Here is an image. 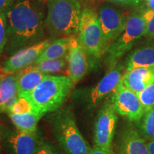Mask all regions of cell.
<instances>
[{"label": "cell", "mask_w": 154, "mask_h": 154, "mask_svg": "<svg viewBox=\"0 0 154 154\" xmlns=\"http://www.w3.org/2000/svg\"><path fill=\"white\" fill-rule=\"evenodd\" d=\"M78 39L88 54L100 58L108 50L98 14L89 8L82 9Z\"/></svg>", "instance_id": "5b68a950"}, {"label": "cell", "mask_w": 154, "mask_h": 154, "mask_svg": "<svg viewBox=\"0 0 154 154\" xmlns=\"http://www.w3.org/2000/svg\"><path fill=\"white\" fill-rule=\"evenodd\" d=\"M147 146L149 148L150 154H154V139L148 140Z\"/></svg>", "instance_id": "f546056e"}, {"label": "cell", "mask_w": 154, "mask_h": 154, "mask_svg": "<svg viewBox=\"0 0 154 154\" xmlns=\"http://www.w3.org/2000/svg\"><path fill=\"white\" fill-rule=\"evenodd\" d=\"M152 66H154V44H149L135 50L128 56L126 69Z\"/></svg>", "instance_id": "ffe728a7"}, {"label": "cell", "mask_w": 154, "mask_h": 154, "mask_svg": "<svg viewBox=\"0 0 154 154\" xmlns=\"http://www.w3.org/2000/svg\"><path fill=\"white\" fill-rule=\"evenodd\" d=\"M72 36H63L50 42L34 63L51 59L67 58Z\"/></svg>", "instance_id": "d6986e66"}, {"label": "cell", "mask_w": 154, "mask_h": 154, "mask_svg": "<svg viewBox=\"0 0 154 154\" xmlns=\"http://www.w3.org/2000/svg\"><path fill=\"white\" fill-rule=\"evenodd\" d=\"M123 67L115 64L110 67V69L105 76L100 80L96 86L90 93L89 101L93 106H96L109 94L114 91L122 79Z\"/></svg>", "instance_id": "5bb4252c"}, {"label": "cell", "mask_w": 154, "mask_h": 154, "mask_svg": "<svg viewBox=\"0 0 154 154\" xmlns=\"http://www.w3.org/2000/svg\"><path fill=\"white\" fill-rule=\"evenodd\" d=\"M88 54L80 44L78 38L72 36L69 52L67 57L68 76L73 84H76L87 74L89 63Z\"/></svg>", "instance_id": "4fadbf2b"}, {"label": "cell", "mask_w": 154, "mask_h": 154, "mask_svg": "<svg viewBox=\"0 0 154 154\" xmlns=\"http://www.w3.org/2000/svg\"><path fill=\"white\" fill-rule=\"evenodd\" d=\"M18 99L16 74L0 72V113H7Z\"/></svg>", "instance_id": "ac0fdd59"}, {"label": "cell", "mask_w": 154, "mask_h": 154, "mask_svg": "<svg viewBox=\"0 0 154 154\" xmlns=\"http://www.w3.org/2000/svg\"><path fill=\"white\" fill-rule=\"evenodd\" d=\"M149 9L154 11V0H144Z\"/></svg>", "instance_id": "4dcf8cb0"}, {"label": "cell", "mask_w": 154, "mask_h": 154, "mask_svg": "<svg viewBox=\"0 0 154 154\" xmlns=\"http://www.w3.org/2000/svg\"><path fill=\"white\" fill-rule=\"evenodd\" d=\"M51 42L50 39L34 44L17 51L2 63L1 71L5 74H15L35 62L44 49Z\"/></svg>", "instance_id": "30bf717a"}, {"label": "cell", "mask_w": 154, "mask_h": 154, "mask_svg": "<svg viewBox=\"0 0 154 154\" xmlns=\"http://www.w3.org/2000/svg\"><path fill=\"white\" fill-rule=\"evenodd\" d=\"M67 63H67V58H61V59L43 61L39 63H33L31 66L41 71L42 72L49 74L62 71L63 69H65Z\"/></svg>", "instance_id": "44dd1931"}, {"label": "cell", "mask_w": 154, "mask_h": 154, "mask_svg": "<svg viewBox=\"0 0 154 154\" xmlns=\"http://www.w3.org/2000/svg\"><path fill=\"white\" fill-rule=\"evenodd\" d=\"M121 80L126 88L138 95L154 82V66L126 69Z\"/></svg>", "instance_id": "2e32d148"}, {"label": "cell", "mask_w": 154, "mask_h": 154, "mask_svg": "<svg viewBox=\"0 0 154 154\" xmlns=\"http://www.w3.org/2000/svg\"><path fill=\"white\" fill-rule=\"evenodd\" d=\"M16 74L18 96L27 95L42 82L48 74L29 66Z\"/></svg>", "instance_id": "e0dca14e"}, {"label": "cell", "mask_w": 154, "mask_h": 154, "mask_svg": "<svg viewBox=\"0 0 154 154\" xmlns=\"http://www.w3.org/2000/svg\"><path fill=\"white\" fill-rule=\"evenodd\" d=\"M88 154H116L112 150L103 149L101 148L97 147L94 146V147L91 148Z\"/></svg>", "instance_id": "83f0119b"}, {"label": "cell", "mask_w": 154, "mask_h": 154, "mask_svg": "<svg viewBox=\"0 0 154 154\" xmlns=\"http://www.w3.org/2000/svg\"><path fill=\"white\" fill-rule=\"evenodd\" d=\"M5 127L2 124L1 122H0V138H2L4 136V135L5 134Z\"/></svg>", "instance_id": "1f68e13d"}, {"label": "cell", "mask_w": 154, "mask_h": 154, "mask_svg": "<svg viewBox=\"0 0 154 154\" xmlns=\"http://www.w3.org/2000/svg\"><path fill=\"white\" fill-rule=\"evenodd\" d=\"M7 113L17 129L29 133L37 131L38 123L44 116L29 99L22 96H19Z\"/></svg>", "instance_id": "9c48e42d"}, {"label": "cell", "mask_w": 154, "mask_h": 154, "mask_svg": "<svg viewBox=\"0 0 154 154\" xmlns=\"http://www.w3.org/2000/svg\"><path fill=\"white\" fill-rule=\"evenodd\" d=\"M109 2L116 4V5L125 6V7H133L138 5L144 0H107Z\"/></svg>", "instance_id": "4316f807"}, {"label": "cell", "mask_w": 154, "mask_h": 154, "mask_svg": "<svg viewBox=\"0 0 154 154\" xmlns=\"http://www.w3.org/2000/svg\"><path fill=\"white\" fill-rule=\"evenodd\" d=\"M140 131L141 135L145 139H154V106L149 109L144 113L141 119Z\"/></svg>", "instance_id": "7402d4cb"}, {"label": "cell", "mask_w": 154, "mask_h": 154, "mask_svg": "<svg viewBox=\"0 0 154 154\" xmlns=\"http://www.w3.org/2000/svg\"><path fill=\"white\" fill-rule=\"evenodd\" d=\"M36 154H60L52 144L41 140Z\"/></svg>", "instance_id": "484cf974"}, {"label": "cell", "mask_w": 154, "mask_h": 154, "mask_svg": "<svg viewBox=\"0 0 154 154\" xmlns=\"http://www.w3.org/2000/svg\"><path fill=\"white\" fill-rule=\"evenodd\" d=\"M82 12L79 0H47L45 29L53 37L77 34Z\"/></svg>", "instance_id": "3957f363"}, {"label": "cell", "mask_w": 154, "mask_h": 154, "mask_svg": "<svg viewBox=\"0 0 154 154\" xmlns=\"http://www.w3.org/2000/svg\"><path fill=\"white\" fill-rule=\"evenodd\" d=\"M74 84L68 76L48 74L32 92L22 97L32 102L44 116L61 109L69 97Z\"/></svg>", "instance_id": "7a4b0ae2"}, {"label": "cell", "mask_w": 154, "mask_h": 154, "mask_svg": "<svg viewBox=\"0 0 154 154\" xmlns=\"http://www.w3.org/2000/svg\"><path fill=\"white\" fill-rule=\"evenodd\" d=\"M98 17L109 49L124 32L128 15L114 7L105 5L100 7Z\"/></svg>", "instance_id": "8fae6325"}, {"label": "cell", "mask_w": 154, "mask_h": 154, "mask_svg": "<svg viewBox=\"0 0 154 154\" xmlns=\"http://www.w3.org/2000/svg\"><path fill=\"white\" fill-rule=\"evenodd\" d=\"M0 151H1V146H0Z\"/></svg>", "instance_id": "d6a6232c"}, {"label": "cell", "mask_w": 154, "mask_h": 154, "mask_svg": "<svg viewBox=\"0 0 154 154\" xmlns=\"http://www.w3.org/2000/svg\"><path fill=\"white\" fill-rule=\"evenodd\" d=\"M38 1H44V0H38Z\"/></svg>", "instance_id": "836d02e7"}, {"label": "cell", "mask_w": 154, "mask_h": 154, "mask_svg": "<svg viewBox=\"0 0 154 154\" xmlns=\"http://www.w3.org/2000/svg\"><path fill=\"white\" fill-rule=\"evenodd\" d=\"M7 20L5 13H0V57L7 43Z\"/></svg>", "instance_id": "cb8c5ba5"}, {"label": "cell", "mask_w": 154, "mask_h": 154, "mask_svg": "<svg viewBox=\"0 0 154 154\" xmlns=\"http://www.w3.org/2000/svg\"><path fill=\"white\" fill-rule=\"evenodd\" d=\"M110 101L117 114L132 122L140 121L145 113L139 96L126 88L122 80L111 93Z\"/></svg>", "instance_id": "52a82bcc"}, {"label": "cell", "mask_w": 154, "mask_h": 154, "mask_svg": "<svg viewBox=\"0 0 154 154\" xmlns=\"http://www.w3.org/2000/svg\"><path fill=\"white\" fill-rule=\"evenodd\" d=\"M15 0H0V13H5Z\"/></svg>", "instance_id": "f1b7e54d"}, {"label": "cell", "mask_w": 154, "mask_h": 154, "mask_svg": "<svg viewBox=\"0 0 154 154\" xmlns=\"http://www.w3.org/2000/svg\"><path fill=\"white\" fill-rule=\"evenodd\" d=\"M118 116L117 113L108 101L101 108L96 117L94 131V146L103 149L112 150Z\"/></svg>", "instance_id": "ba28073f"}, {"label": "cell", "mask_w": 154, "mask_h": 154, "mask_svg": "<svg viewBox=\"0 0 154 154\" xmlns=\"http://www.w3.org/2000/svg\"><path fill=\"white\" fill-rule=\"evenodd\" d=\"M145 112L154 106V82L138 94Z\"/></svg>", "instance_id": "603a6c76"}, {"label": "cell", "mask_w": 154, "mask_h": 154, "mask_svg": "<svg viewBox=\"0 0 154 154\" xmlns=\"http://www.w3.org/2000/svg\"><path fill=\"white\" fill-rule=\"evenodd\" d=\"M146 27L142 14L128 15L124 32L109 46L106 53V62L109 68L116 64L119 59L131 49L135 42L146 35Z\"/></svg>", "instance_id": "8992f818"}, {"label": "cell", "mask_w": 154, "mask_h": 154, "mask_svg": "<svg viewBox=\"0 0 154 154\" xmlns=\"http://www.w3.org/2000/svg\"><path fill=\"white\" fill-rule=\"evenodd\" d=\"M117 148L119 154H150L146 139L132 126L121 132Z\"/></svg>", "instance_id": "9a60e30c"}, {"label": "cell", "mask_w": 154, "mask_h": 154, "mask_svg": "<svg viewBox=\"0 0 154 154\" xmlns=\"http://www.w3.org/2000/svg\"><path fill=\"white\" fill-rule=\"evenodd\" d=\"M7 43L5 49L14 54L18 50L43 41L45 24L44 13L31 0H17L6 11Z\"/></svg>", "instance_id": "6da1fadb"}, {"label": "cell", "mask_w": 154, "mask_h": 154, "mask_svg": "<svg viewBox=\"0 0 154 154\" xmlns=\"http://www.w3.org/2000/svg\"><path fill=\"white\" fill-rule=\"evenodd\" d=\"M2 138L11 154H36L42 140L37 131L24 132L17 128L5 132Z\"/></svg>", "instance_id": "7c38bea8"}, {"label": "cell", "mask_w": 154, "mask_h": 154, "mask_svg": "<svg viewBox=\"0 0 154 154\" xmlns=\"http://www.w3.org/2000/svg\"><path fill=\"white\" fill-rule=\"evenodd\" d=\"M141 14L146 24L145 36L154 38V11L148 9Z\"/></svg>", "instance_id": "d4e9b609"}, {"label": "cell", "mask_w": 154, "mask_h": 154, "mask_svg": "<svg viewBox=\"0 0 154 154\" xmlns=\"http://www.w3.org/2000/svg\"><path fill=\"white\" fill-rule=\"evenodd\" d=\"M50 121L54 136L65 154H88L91 147L81 134L70 107L55 111Z\"/></svg>", "instance_id": "277c9868"}]
</instances>
